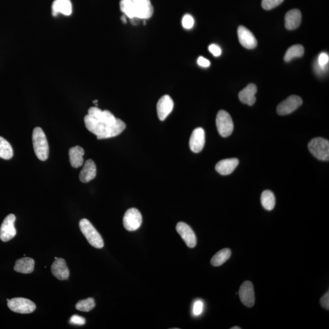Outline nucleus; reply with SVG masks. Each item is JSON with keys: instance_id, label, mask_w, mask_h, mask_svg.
Here are the masks:
<instances>
[{"instance_id": "obj_1", "label": "nucleus", "mask_w": 329, "mask_h": 329, "mask_svg": "<svg viewBox=\"0 0 329 329\" xmlns=\"http://www.w3.org/2000/svg\"><path fill=\"white\" fill-rule=\"evenodd\" d=\"M87 130L97 136V139H106L119 136L125 130L126 124L117 119L109 111H101L97 107L89 109L84 117Z\"/></svg>"}, {"instance_id": "obj_2", "label": "nucleus", "mask_w": 329, "mask_h": 329, "mask_svg": "<svg viewBox=\"0 0 329 329\" xmlns=\"http://www.w3.org/2000/svg\"><path fill=\"white\" fill-rule=\"evenodd\" d=\"M120 9L129 18L147 20L152 17L154 8L150 0H121Z\"/></svg>"}, {"instance_id": "obj_3", "label": "nucleus", "mask_w": 329, "mask_h": 329, "mask_svg": "<svg viewBox=\"0 0 329 329\" xmlns=\"http://www.w3.org/2000/svg\"><path fill=\"white\" fill-rule=\"evenodd\" d=\"M32 144L37 158L42 161L47 160L49 156L48 143L45 133L39 127L35 128L33 130Z\"/></svg>"}, {"instance_id": "obj_4", "label": "nucleus", "mask_w": 329, "mask_h": 329, "mask_svg": "<svg viewBox=\"0 0 329 329\" xmlns=\"http://www.w3.org/2000/svg\"><path fill=\"white\" fill-rule=\"evenodd\" d=\"M79 227L90 245L98 249L103 248L102 237L88 219H82L79 222Z\"/></svg>"}, {"instance_id": "obj_5", "label": "nucleus", "mask_w": 329, "mask_h": 329, "mask_svg": "<svg viewBox=\"0 0 329 329\" xmlns=\"http://www.w3.org/2000/svg\"><path fill=\"white\" fill-rule=\"evenodd\" d=\"M309 149L312 155L318 160L328 161L329 159V142L328 140L317 137L309 144Z\"/></svg>"}, {"instance_id": "obj_6", "label": "nucleus", "mask_w": 329, "mask_h": 329, "mask_svg": "<svg viewBox=\"0 0 329 329\" xmlns=\"http://www.w3.org/2000/svg\"><path fill=\"white\" fill-rule=\"evenodd\" d=\"M216 127L219 135L223 137H227L231 135L234 131V123L228 112L221 110L216 115Z\"/></svg>"}, {"instance_id": "obj_7", "label": "nucleus", "mask_w": 329, "mask_h": 329, "mask_svg": "<svg viewBox=\"0 0 329 329\" xmlns=\"http://www.w3.org/2000/svg\"><path fill=\"white\" fill-rule=\"evenodd\" d=\"M7 306L10 311L21 314H28L34 312L36 306L32 301L23 298L7 300Z\"/></svg>"}, {"instance_id": "obj_8", "label": "nucleus", "mask_w": 329, "mask_h": 329, "mask_svg": "<svg viewBox=\"0 0 329 329\" xmlns=\"http://www.w3.org/2000/svg\"><path fill=\"white\" fill-rule=\"evenodd\" d=\"M142 216L139 210L131 208L126 211L123 217V226L128 231H135L141 227Z\"/></svg>"}, {"instance_id": "obj_9", "label": "nucleus", "mask_w": 329, "mask_h": 329, "mask_svg": "<svg viewBox=\"0 0 329 329\" xmlns=\"http://www.w3.org/2000/svg\"><path fill=\"white\" fill-rule=\"evenodd\" d=\"M15 216L13 214H9L2 221L0 227V239L3 242H7L12 240L16 234L14 223Z\"/></svg>"}, {"instance_id": "obj_10", "label": "nucleus", "mask_w": 329, "mask_h": 329, "mask_svg": "<svg viewBox=\"0 0 329 329\" xmlns=\"http://www.w3.org/2000/svg\"><path fill=\"white\" fill-rule=\"evenodd\" d=\"M303 103V100L299 96L291 95L279 104L277 112L280 115L290 114L300 108Z\"/></svg>"}, {"instance_id": "obj_11", "label": "nucleus", "mask_w": 329, "mask_h": 329, "mask_svg": "<svg viewBox=\"0 0 329 329\" xmlns=\"http://www.w3.org/2000/svg\"><path fill=\"white\" fill-rule=\"evenodd\" d=\"M176 230L188 248H193L196 246L197 243L196 235L189 225L183 222H179L176 225Z\"/></svg>"}, {"instance_id": "obj_12", "label": "nucleus", "mask_w": 329, "mask_h": 329, "mask_svg": "<svg viewBox=\"0 0 329 329\" xmlns=\"http://www.w3.org/2000/svg\"><path fill=\"white\" fill-rule=\"evenodd\" d=\"M239 297L241 303L247 307H253L255 304L254 286L250 281L243 282L240 288Z\"/></svg>"}, {"instance_id": "obj_13", "label": "nucleus", "mask_w": 329, "mask_h": 329, "mask_svg": "<svg viewBox=\"0 0 329 329\" xmlns=\"http://www.w3.org/2000/svg\"><path fill=\"white\" fill-rule=\"evenodd\" d=\"M238 40L241 45L247 49H251L256 47L257 40L252 33L245 26H240L238 28Z\"/></svg>"}, {"instance_id": "obj_14", "label": "nucleus", "mask_w": 329, "mask_h": 329, "mask_svg": "<svg viewBox=\"0 0 329 329\" xmlns=\"http://www.w3.org/2000/svg\"><path fill=\"white\" fill-rule=\"evenodd\" d=\"M204 145L205 131L202 128H197L191 134L189 146L191 152L198 153L201 152Z\"/></svg>"}, {"instance_id": "obj_15", "label": "nucleus", "mask_w": 329, "mask_h": 329, "mask_svg": "<svg viewBox=\"0 0 329 329\" xmlns=\"http://www.w3.org/2000/svg\"><path fill=\"white\" fill-rule=\"evenodd\" d=\"M174 108L172 98L168 95H164L157 104V112L159 120L164 121L166 119Z\"/></svg>"}, {"instance_id": "obj_16", "label": "nucleus", "mask_w": 329, "mask_h": 329, "mask_svg": "<svg viewBox=\"0 0 329 329\" xmlns=\"http://www.w3.org/2000/svg\"><path fill=\"white\" fill-rule=\"evenodd\" d=\"M51 269L53 276L60 281H65L69 278L70 271L65 260L62 258L55 257V261Z\"/></svg>"}, {"instance_id": "obj_17", "label": "nucleus", "mask_w": 329, "mask_h": 329, "mask_svg": "<svg viewBox=\"0 0 329 329\" xmlns=\"http://www.w3.org/2000/svg\"><path fill=\"white\" fill-rule=\"evenodd\" d=\"M238 164L239 161L236 158L223 159L216 164L215 169L221 175H229L237 168Z\"/></svg>"}, {"instance_id": "obj_18", "label": "nucleus", "mask_w": 329, "mask_h": 329, "mask_svg": "<svg viewBox=\"0 0 329 329\" xmlns=\"http://www.w3.org/2000/svg\"><path fill=\"white\" fill-rule=\"evenodd\" d=\"M97 175V167L92 159H89L85 163L80 174L79 179L83 183H87L93 180Z\"/></svg>"}, {"instance_id": "obj_19", "label": "nucleus", "mask_w": 329, "mask_h": 329, "mask_svg": "<svg viewBox=\"0 0 329 329\" xmlns=\"http://www.w3.org/2000/svg\"><path fill=\"white\" fill-rule=\"evenodd\" d=\"M257 92V89L256 85L250 84L248 85L245 89L241 90L238 94V98L241 103L248 104L249 106L254 105L256 101V98L255 97Z\"/></svg>"}, {"instance_id": "obj_20", "label": "nucleus", "mask_w": 329, "mask_h": 329, "mask_svg": "<svg viewBox=\"0 0 329 329\" xmlns=\"http://www.w3.org/2000/svg\"><path fill=\"white\" fill-rule=\"evenodd\" d=\"M72 13V4L70 0H54L52 4V13L56 16L59 13L70 15Z\"/></svg>"}, {"instance_id": "obj_21", "label": "nucleus", "mask_w": 329, "mask_h": 329, "mask_svg": "<svg viewBox=\"0 0 329 329\" xmlns=\"http://www.w3.org/2000/svg\"><path fill=\"white\" fill-rule=\"evenodd\" d=\"M302 21L301 11L297 9H292L285 15V27L289 30L297 29L300 26Z\"/></svg>"}, {"instance_id": "obj_22", "label": "nucleus", "mask_w": 329, "mask_h": 329, "mask_svg": "<svg viewBox=\"0 0 329 329\" xmlns=\"http://www.w3.org/2000/svg\"><path fill=\"white\" fill-rule=\"evenodd\" d=\"M34 260L30 257H23L16 260L14 270L22 274H30L34 269Z\"/></svg>"}, {"instance_id": "obj_23", "label": "nucleus", "mask_w": 329, "mask_h": 329, "mask_svg": "<svg viewBox=\"0 0 329 329\" xmlns=\"http://www.w3.org/2000/svg\"><path fill=\"white\" fill-rule=\"evenodd\" d=\"M84 150L79 146L70 148L69 150V159L71 165L73 168H79L84 164Z\"/></svg>"}, {"instance_id": "obj_24", "label": "nucleus", "mask_w": 329, "mask_h": 329, "mask_svg": "<svg viewBox=\"0 0 329 329\" xmlns=\"http://www.w3.org/2000/svg\"><path fill=\"white\" fill-rule=\"evenodd\" d=\"M231 251L229 248H224L218 251L211 260V264L214 267H219L230 259Z\"/></svg>"}, {"instance_id": "obj_25", "label": "nucleus", "mask_w": 329, "mask_h": 329, "mask_svg": "<svg viewBox=\"0 0 329 329\" xmlns=\"http://www.w3.org/2000/svg\"><path fill=\"white\" fill-rule=\"evenodd\" d=\"M261 202L265 209L273 210L276 204V198L273 192L270 190L263 191L261 195Z\"/></svg>"}, {"instance_id": "obj_26", "label": "nucleus", "mask_w": 329, "mask_h": 329, "mask_svg": "<svg viewBox=\"0 0 329 329\" xmlns=\"http://www.w3.org/2000/svg\"><path fill=\"white\" fill-rule=\"evenodd\" d=\"M304 53V48L301 45H295L291 46L285 54L284 60L285 62H289L291 60L298 57H301L303 56Z\"/></svg>"}, {"instance_id": "obj_27", "label": "nucleus", "mask_w": 329, "mask_h": 329, "mask_svg": "<svg viewBox=\"0 0 329 329\" xmlns=\"http://www.w3.org/2000/svg\"><path fill=\"white\" fill-rule=\"evenodd\" d=\"M13 155L12 148L9 143L0 137V158L9 160L13 157Z\"/></svg>"}, {"instance_id": "obj_28", "label": "nucleus", "mask_w": 329, "mask_h": 329, "mask_svg": "<svg viewBox=\"0 0 329 329\" xmlns=\"http://www.w3.org/2000/svg\"><path fill=\"white\" fill-rule=\"evenodd\" d=\"M96 306L94 299L89 298L87 300H81L76 304V309L78 311L89 312L95 308Z\"/></svg>"}, {"instance_id": "obj_29", "label": "nucleus", "mask_w": 329, "mask_h": 329, "mask_svg": "<svg viewBox=\"0 0 329 329\" xmlns=\"http://www.w3.org/2000/svg\"><path fill=\"white\" fill-rule=\"evenodd\" d=\"M284 0H262V5L265 10H271L278 6Z\"/></svg>"}, {"instance_id": "obj_30", "label": "nucleus", "mask_w": 329, "mask_h": 329, "mask_svg": "<svg viewBox=\"0 0 329 329\" xmlns=\"http://www.w3.org/2000/svg\"><path fill=\"white\" fill-rule=\"evenodd\" d=\"M203 311H204V303H203V302L200 300L194 301L193 306V314L194 316H199L202 314Z\"/></svg>"}, {"instance_id": "obj_31", "label": "nucleus", "mask_w": 329, "mask_h": 329, "mask_svg": "<svg viewBox=\"0 0 329 329\" xmlns=\"http://www.w3.org/2000/svg\"><path fill=\"white\" fill-rule=\"evenodd\" d=\"M182 24L183 27L186 29H190L193 27L194 20L193 16L190 14H186L183 16Z\"/></svg>"}, {"instance_id": "obj_32", "label": "nucleus", "mask_w": 329, "mask_h": 329, "mask_svg": "<svg viewBox=\"0 0 329 329\" xmlns=\"http://www.w3.org/2000/svg\"><path fill=\"white\" fill-rule=\"evenodd\" d=\"M70 323L71 325L82 326L86 324V319L84 317L75 315L70 318Z\"/></svg>"}, {"instance_id": "obj_33", "label": "nucleus", "mask_w": 329, "mask_h": 329, "mask_svg": "<svg viewBox=\"0 0 329 329\" xmlns=\"http://www.w3.org/2000/svg\"><path fill=\"white\" fill-rule=\"evenodd\" d=\"M329 60V55L326 53H322L318 57L317 62L320 65L326 66L328 65Z\"/></svg>"}, {"instance_id": "obj_34", "label": "nucleus", "mask_w": 329, "mask_h": 329, "mask_svg": "<svg viewBox=\"0 0 329 329\" xmlns=\"http://www.w3.org/2000/svg\"><path fill=\"white\" fill-rule=\"evenodd\" d=\"M208 49H209L210 53L216 57L220 56L221 54V48L219 46L215 45V44H212V45H209L208 46Z\"/></svg>"}, {"instance_id": "obj_35", "label": "nucleus", "mask_w": 329, "mask_h": 329, "mask_svg": "<svg viewBox=\"0 0 329 329\" xmlns=\"http://www.w3.org/2000/svg\"><path fill=\"white\" fill-rule=\"evenodd\" d=\"M315 70L316 71L318 75H323L327 71L328 65L322 66L318 64V62L315 63L314 65Z\"/></svg>"}, {"instance_id": "obj_36", "label": "nucleus", "mask_w": 329, "mask_h": 329, "mask_svg": "<svg viewBox=\"0 0 329 329\" xmlns=\"http://www.w3.org/2000/svg\"><path fill=\"white\" fill-rule=\"evenodd\" d=\"M321 305L326 310L329 309V292L326 293L325 295L321 298Z\"/></svg>"}, {"instance_id": "obj_37", "label": "nucleus", "mask_w": 329, "mask_h": 329, "mask_svg": "<svg viewBox=\"0 0 329 329\" xmlns=\"http://www.w3.org/2000/svg\"><path fill=\"white\" fill-rule=\"evenodd\" d=\"M197 64L202 67H208L210 65V62L205 57L200 56L197 59Z\"/></svg>"}, {"instance_id": "obj_38", "label": "nucleus", "mask_w": 329, "mask_h": 329, "mask_svg": "<svg viewBox=\"0 0 329 329\" xmlns=\"http://www.w3.org/2000/svg\"><path fill=\"white\" fill-rule=\"evenodd\" d=\"M131 23L133 24V25H137V24H138L139 23V21L141 20V19H139L138 18H133L130 19Z\"/></svg>"}, {"instance_id": "obj_39", "label": "nucleus", "mask_w": 329, "mask_h": 329, "mask_svg": "<svg viewBox=\"0 0 329 329\" xmlns=\"http://www.w3.org/2000/svg\"><path fill=\"white\" fill-rule=\"evenodd\" d=\"M126 17H127V16H126L125 15L122 16V20L123 21V23H126V21H127V20H126Z\"/></svg>"}, {"instance_id": "obj_40", "label": "nucleus", "mask_w": 329, "mask_h": 329, "mask_svg": "<svg viewBox=\"0 0 329 329\" xmlns=\"http://www.w3.org/2000/svg\"><path fill=\"white\" fill-rule=\"evenodd\" d=\"M241 328L240 327H238V326H235V327L232 328L231 329H240Z\"/></svg>"}]
</instances>
